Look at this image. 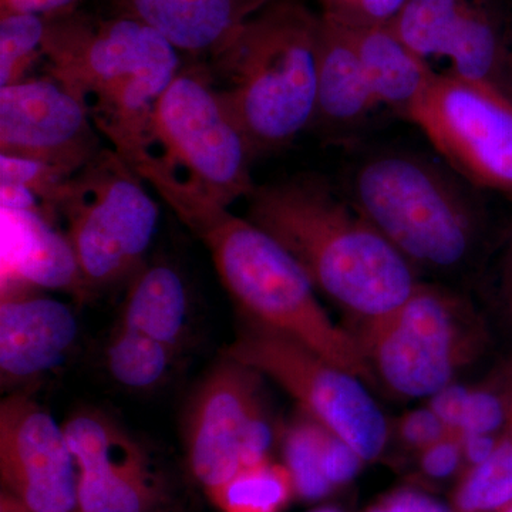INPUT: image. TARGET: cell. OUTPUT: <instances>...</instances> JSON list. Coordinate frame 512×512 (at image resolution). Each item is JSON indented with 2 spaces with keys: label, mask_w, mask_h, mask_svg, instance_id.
Wrapping results in <instances>:
<instances>
[{
  "label": "cell",
  "mask_w": 512,
  "mask_h": 512,
  "mask_svg": "<svg viewBox=\"0 0 512 512\" xmlns=\"http://www.w3.org/2000/svg\"><path fill=\"white\" fill-rule=\"evenodd\" d=\"M463 451L474 467L488 460L495 451L494 440L488 434H464Z\"/></svg>",
  "instance_id": "obj_36"
},
{
  "label": "cell",
  "mask_w": 512,
  "mask_h": 512,
  "mask_svg": "<svg viewBox=\"0 0 512 512\" xmlns=\"http://www.w3.org/2000/svg\"><path fill=\"white\" fill-rule=\"evenodd\" d=\"M0 512H29L26 511L25 508L22 507L18 503V501L13 500L10 495L3 493L2 494V503H0Z\"/></svg>",
  "instance_id": "obj_37"
},
{
  "label": "cell",
  "mask_w": 512,
  "mask_h": 512,
  "mask_svg": "<svg viewBox=\"0 0 512 512\" xmlns=\"http://www.w3.org/2000/svg\"><path fill=\"white\" fill-rule=\"evenodd\" d=\"M43 59L123 158L184 66L181 53L143 23L79 10L47 19Z\"/></svg>",
  "instance_id": "obj_3"
},
{
  "label": "cell",
  "mask_w": 512,
  "mask_h": 512,
  "mask_svg": "<svg viewBox=\"0 0 512 512\" xmlns=\"http://www.w3.org/2000/svg\"><path fill=\"white\" fill-rule=\"evenodd\" d=\"M404 119L477 190L512 198V99L503 90L434 72Z\"/></svg>",
  "instance_id": "obj_9"
},
{
  "label": "cell",
  "mask_w": 512,
  "mask_h": 512,
  "mask_svg": "<svg viewBox=\"0 0 512 512\" xmlns=\"http://www.w3.org/2000/svg\"><path fill=\"white\" fill-rule=\"evenodd\" d=\"M259 376L227 356L192 397L185 429L188 464L210 494L242 470L268 461L274 431L262 404Z\"/></svg>",
  "instance_id": "obj_10"
},
{
  "label": "cell",
  "mask_w": 512,
  "mask_h": 512,
  "mask_svg": "<svg viewBox=\"0 0 512 512\" xmlns=\"http://www.w3.org/2000/svg\"><path fill=\"white\" fill-rule=\"evenodd\" d=\"M503 512H512V504L507 505V507L504 508Z\"/></svg>",
  "instance_id": "obj_40"
},
{
  "label": "cell",
  "mask_w": 512,
  "mask_h": 512,
  "mask_svg": "<svg viewBox=\"0 0 512 512\" xmlns=\"http://www.w3.org/2000/svg\"><path fill=\"white\" fill-rule=\"evenodd\" d=\"M72 175L43 161L0 154V184L15 185L29 192L52 222H56L57 205Z\"/></svg>",
  "instance_id": "obj_27"
},
{
  "label": "cell",
  "mask_w": 512,
  "mask_h": 512,
  "mask_svg": "<svg viewBox=\"0 0 512 512\" xmlns=\"http://www.w3.org/2000/svg\"><path fill=\"white\" fill-rule=\"evenodd\" d=\"M461 460V447L457 441L443 439L426 448L423 456V470L433 478L450 477L457 470Z\"/></svg>",
  "instance_id": "obj_33"
},
{
  "label": "cell",
  "mask_w": 512,
  "mask_h": 512,
  "mask_svg": "<svg viewBox=\"0 0 512 512\" xmlns=\"http://www.w3.org/2000/svg\"><path fill=\"white\" fill-rule=\"evenodd\" d=\"M248 201L245 218L275 239L318 291L366 325L392 315L416 291L413 266L325 178L261 185Z\"/></svg>",
  "instance_id": "obj_1"
},
{
  "label": "cell",
  "mask_w": 512,
  "mask_h": 512,
  "mask_svg": "<svg viewBox=\"0 0 512 512\" xmlns=\"http://www.w3.org/2000/svg\"><path fill=\"white\" fill-rule=\"evenodd\" d=\"M225 356L271 377L363 460H375L382 453L386 419L356 376L255 322L245 326Z\"/></svg>",
  "instance_id": "obj_8"
},
{
  "label": "cell",
  "mask_w": 512,
  "mask_h": 512,
  "mask_svg": "<svg viewBox=\"0 0 512 512\" xmlns=\"http://www.w3.org/2000/svg\"><path fill=\"white\" fill-rule=\"evenodd\" d=\"M143 183L120 154L103 148L64 188L56 221H63L86 292L128 282L144 265L158 207Z\"/></svg>",
  "instance_id": "obj_7"
},
{
  "label": "cell",
  "mask_w": 512,
  "mask_h": 512,
  "mask_svg": "<svg viewBox=\"0 0 512 512\" xmlns=\"http://www.w3.org/2000/svg\"><path fill=\"white\" fill-rule=\"evenodd\" d=\"M3 493L29 512H82L79 467L63 426L35 400L10 396L0 406Z\"/></svg>",
  "instance_id": "obj_13"
},
{
  "label": "cell",
  "mask_w": 512,
  "mask_h": 512,
  "mask_svg": "<svg viewBox=\"0 0 512 512\" xmlns=\"http://www.w3.org/2000/svg\"><path fill=\"white\" fill-rule=\"evenodd\" d=\"M82 0H0V13H29L45 19L76 12Z\"/></svg>",
  "instance_id": "obj_34"
},
{
  "label": "cell",
  "mask_w": 512,
  "mask_h": 512,
  "mask_svg": "<svg viewBox=\"0 0 512 512\" xmlns=\"http://www.w3.org/2000/svg\"><path fill=\"white\" fill-rule=\"evenodd\" d=\"M507 86H508V93H510V96L512 99V46H511V52H510V60H508Z\"/></svg>",
  "instance_id": "obj_38"
},
{
  "label": "cell",
  "mask_w": 512,
  "mask_h": 512,
  "mask_svg": "<svg viewBox=\"0 0 512 512\" xmlns=\"http://www.w3.org/2000/svg\"><path fill=\"white\" fill-rule=\"evenodd\" d=\"M100 137L82 101L49 74L0 87V154L76 174L103 150Z\"/></svg>",
  "instance_id": "obj_14"
},
{
  "label": "cell",
  "mask_w": 512,
  "mask_h": 512,
  "mask_svg": "<svg viewBox=\"0 0 512 512\" xmlns=\"http://www.w3.org/2000/svg\"><path fill=\"white\" fill-rule=\"evenodd\" d=\"M350 200L413 268L451 272L474 254L477 188L446 163L387 151L357 167Z\"/></svg>",
  "instance_id": "obj_5"
},
{
  "label": "cell",
  "mask_w": 512,
  "mask_h": 512,
  "mask_svg": "<svg viewBox=\"0 0 512 512\" xmlns=\"http://www.w3.org/2000/svg\"><path fill=\"white\" fill-rule=\"evenodd\" d=\"M47 19L29 13H0V87L28 79L43 59Z\"/></svg>",
  "instance_id": "obj_24"
},
{
  "label": "cell",
  "mask_w": 512,
  "mask_h": 512,
  "mask_svg": "<svg viewBox=\"0 0 512 512\" xmlns=\"http://www.w3.org/2000/svg\"><path fill=\"white\" fill-rule=\"evenodd\" d=\"M376 109L379 104L367 83L349 30L322 16L313 126L333 133L350 131Z\"/></svg>",
  "instance_id": "obj_19"
},
{
  "label": "cell",
  "mask_w": 512,
  "mask_h": 512,
  "mask_svg": "<svg viewBox=\"0 0 512 512\" xmlns=\"http://www.w3.org/2000/svg\"><path fill=\"white\" fill-rule=\"evenodd\" d=\"M79 333L66 303L29 289L2 291L0 372L2 383L25 382L60 365Z\"/></svg>",
  "instance_id": "obj_16"
},
{
  "label": "cell",
  "mask_w": 512,
  "mask_h": 512,
  "mask_svg": "<svg viewBox=\"0 0 512 512\" xmlns=\"http://www.w3.org/2000/svg\"><path fill=\"white\" fill-rule=\"evenodd\" d=\"M322 16L302 0H269L205 62L256 157L313 126Z\"/></svg>",
  "instance_id": "obj_4"
},
{
  "label": "cell",
  "mask_w": 512,
  "mask_h": 512,
  "mask_svg": "<svg viewBox=\"0 0 512 512\" xmlns=\"http://www.w3.org/2000/svg\"><path fill=\"white\" fill-rule=\"evenodd\" d=\"M222 285L248 318L365 382L375 373L359 340L329 318L298 262L247 218L227 211L200 237Z\"/></svg>",
  "instance_id": "obj_6"
},
{
  "label": "cell",
  "mask_w": 512,
  "mask_h": 512,
  "mask_svg": "<svg viewBox=\"0 0 512 512\" xmlns=\"http://www.w3.org/2000/svg\"><path fill=\"white\" fill-rule=\"evenodd\" d=\"M407 0H319L320 15L346 29L389 26Z\"/></svg>",
  "instance_id": "obj_28"
},
{
  "label": "cell",
  "mask_w": 512,
  "mask_h": 512,
  "mask_svg": "<svg viewBox=\"0 0 512 512\" xmlns=\"http://www.w3.org/2000/svg\"><path fill=\"white\" fill-rule=\"evenodd\" d=\"M295 490L288 467L265 463L242 470L211 494L224 512H279Z\"/></svg>",
  "instance_id": "obj_23"
},
{
  "label": "cell",
  "mask_w": 512,
  "mask_h": 512,
  "mask_svg": "<svg viewBox=\"0 0 512 512\" xmlns=\"http://www.w3.org/2000/svg\"><path fill=\"white\" fill-rule=\"evenodd\" d=\"M390 28L431 66L508 93L512 18L503 0H407ZM511 97V96H510Z\"/></svg>",
  "instance_id": "obj_11"
},
{
  "label": "cell",
  "mask_w": 512,
  "mask_h": 512,
  "mask_svg": "<svg viewBox=\"0 0 512 512\" xmlns=\"http://www.w3.org/2000/svg\"><path fill=\"white\" fill-rule=\"evenodd\" d=\"M348 30L377 104L406 117L436 70L417 56L390 25Z\"/></svg>",
  "instance_id": "obj_20"
},
{
  "label": "cell",
  "mask_w": 512,
  "mask_h": 512,
  "mask_svg": "<svg viewBox=\"0 0 512 512\" xmlns=\"http://www.w3.org/2000/svg\"><path fill=\"white\" fill-rule=\"evenodd\" d=\"M127 284L119 325L177 352L188 323V293L181 275L167 264H144Z\"/></svg>",
  "instance_id": "obj_21"
},
{
  "label": "cell",
  "mask_w": 512,
  "mask_h": 512,
  "mask_svg": "<svg viewBox=\"0 0 512 512\" xmlns=\"http://www.w3.org/2000/svg\"><path fill=\"white\" fill-rule=\"evenodd\" d=\"M315 512H340V511L335 510V508H322V510H318Z\"/></svg>",
  "instance_id": "obj_39"
},
{
  "label": "cell",
  "mask_w": 512,
  "mask_h": 512,
  "mask_svg": "<svg viewBox=\"0 0 512 512\" xmlns=\"http://www.w3.org/2000/svg\"><path fill=\"white\" fill-rule=\"evenodd\" d=\"M503 423V407L493 394L478 392L468 396L460 430L463 434H488Z\"/></svg>",
  "instance_id": "obj_30"
},
{
  "label": "cell",
  "mask_w": 512,
  "mask_h": 512,
  "mask_svg": "<svg viewBox=\"0 0 512 512\" xmlns=\"http://www.w3.org/2000/svg\"><path fill=\"white\" fill-rule=\"evenodd\" d=\"M450 296L429 285L386 318L366 325L359 340L370 366L407 397L434 396L450 384L458 359V329Z\"/></svg>",
  "instance_id": "obj_12"
},
{
  "label": "cell",
  "mask_w": 512,
  "mask_h": 512,
  "mask_svg": "<svg viewBox=\"0 0 512 512\" xmlns=\"http://www.w3.org/2000/svg\"><path fill=\"white\" fill-rule=\"evenodd\" d=\"M434 500L416 491H400L367 512H433Z\"/></svg>",
  "instance_id": "obj_35"
},
{
  "label": "cell",
  "mask_w": 512,
  "mask_h": 512,
  "mask_svg": "<svg viewBox=\"0 0 512 512\" xmlns=\"http://www.w3.org/2000/svg\"><path fill=\"white\" fill-rule=\"evenodd\" d=\"M254 148L205 62L183 66L124 157L198 238L256 185Z\"/></svg>",
  "instance_id": "obj_2"
},
{
  "label": "cell",
  "mask_w": 512,
  "mask_h": 512,
  "mask_svg": "<svg viewBox=\"0 0 512 512\" xmlns=\"http://www.w3.org/2000/svg\"><path fill=\"white\" fill-rule=\"evenodd\" d=\"M447 427L433 410H417L409 414L402 424L404 440L417 447H430L444 439Z\"/></svg>",
  "instance_id": "obj_31"
},
{
  "label": "cell",
  "mask_w": 512,
  "mask_h": 512,
  "mask_svg": "<svg viewBox=\"0 0 512 512\" xmlns=\"http://www.w3.org/2000/svg\"><path fill=\"white\" fill-rule=\"evenodd\" d=\"M512 504V443L495 448L461 483L456 512H491Z\"/></svg>",
  "instance_id": "obj_25"
},
{
  "label": "cell",
  "mask_w": 512,
  "mask_h": 512,
  "mask_svg": "<svg viewBox=\"0 0 512 512\" xmlns=\"http://www.w3.org/2000/svg\"><path fill=\"white\" fill-rule=\"evenodd\" d=\"M328 430L318 421H302L286 437L285 454L295 490L308 500L325 497L332 490L322 470V450Z\"/></svg>",
  "instance_id": "obj_26"
},
{
  "label": "cell",
  "mask_w": 512,
  "mask_h": 512,
  "mask_svg": "<svg viewBox=\"0 0 512 512\" xmlns=\"http://www.w3.org/2000/svg\"><path fill=\"white\" fill-rule=\"evenodd\" d=\"M468 390L457 384H448L433 396L431 410L448 429H460L468 400Z\"/></svg>",
  "instance_id": "obj_32"
},
{
  "label": "cell",
  "mask_w": 512,
  "mask_h": 512,
  "mask_svg": "<svg viewBox=\"0 0 512 512\" xmlns=\"http://www.w3.org/2000/svg\"><path fill=\"white\" fill-rule=\"evenodd\" d=\"M175 353L144 333L117 325L107 345V369L121 386L134 390L153 389L167 376Z\"/></svg>",
  "instance_id": "obj_22"
},
{
  "label": "cell",
  "mask_w": 512,
  "mask_h": 512,
  "mask_svg": "<svg viewBox=\"0 0 512 512\" xmlns=\"http://www.w3.org/2000/svg\"><path fill=\"white\" fill-rule=\"evenodd\" d=\"M269 0H109V15L156 30L181 55L208 62Z\"/></svg>",
  "instance_id": "obj_17"
},
{
  "label": "cell",
  "mask_w": 512,
  "mask_h": 512,
  "mask_svg": "<svg viewBox=\"0 0 512 512\" xmlns=\"http://www.w3.org/2000/svg\"><path fill=\"white\" fill-rule=\"evenodd\" d=\"M79 467L82 512H156L160 490L143 448L120 424L97 410L64 423Z\"/></svg>",
  "instance_id": "obj_15"
},
{
  "label": "cell",
  "mask_w": 512,
  "mask_h": 512,
  "mask_svg": "<svg viewBox=\"0 0 512 512\" xmlns=\"http://www.w3.org/2000/svg\"><path fill=\"white\" fill-rule=\"evenodd\" d=\"M2 289L86 293L66 234L39 212L2 210Z\"/></svg>",
  "instance_id": "obj_18"
},
{
  "label": "cell",
  "mask_w": 512,
  "mask_h": 512,
  "mask_svg": "<svg viewBox=\"0 0 512 512\" xmlns=\"http://www.w3.org/2000/svg\"><path fill=\"white\" fill-rule=\"evenodd\" d=\"M362 457L335 434H326L322 450V470L332 487L349 483L359 473Z\"/></svg>",
  "instance_id": "obj_29"
}]
</instances>
